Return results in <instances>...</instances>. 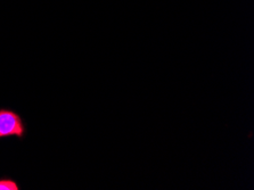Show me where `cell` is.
Segmentation results:
<instances>
[{"mask_svg":"<svg viewBox=\"0 0 254 190\" xmlns=\"http://www.w3.org/2000/svg\"><path fill=\"white\" fill-rule=\"evenodd\" d=\"M21 186L16 180L8 177L0 178V190H20Z\"/></svg>","mask_w":254,"mask_h":190,"instance_id":"2","label":"cell"},{"mask_svg":"<svg viewBox=\"0 0 254 190\" xmlns=\"http://www.w3.org/2000/svg\"><path fill=\"white\" fill-rule=\"evenodd\" d=\"M26 127L22 116L9 108H0V139H23Z\"/></svg>","mask_w":254,"mask_h":190,"instance_id":"1","label":"cell"}]
</instances>
